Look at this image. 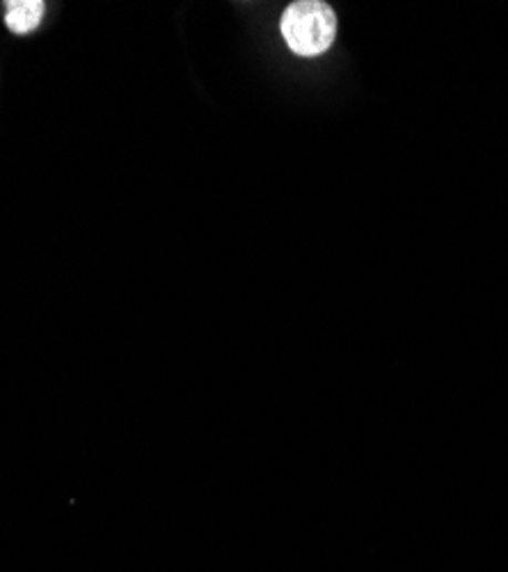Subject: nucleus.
<instances>
[{
	"label": "nucleus",
	"instance_id": "nucleus-2",
	"mask_svg": "<svg viewBox=\"0 0 508 572\" xmlns=\"http://www.w3.org/2000/svg\"><path fill=\"white\" fill-rule=\"evenodd\" d=\"M6 8V23L17 35H28L35 30L46 10L42 0H10Z\"/></svg>",
	"mask_w": 508,
	"mask_h": 572
},
{
	"label": "nucleus",
	"instance_id": "nucleus-1",
	"mask_svg": "<svg viewBox=\"0 0 508 572\" xmlns=\"http://www.w3.org/2000/svg\"><path fill=\"white\" fill-rule=\"evenodd\" d=\"M280 30L296 55L317 58L325 53L336 38V17L321 0H298L284 10Z\"/></svg>",
	"mask_w": 508,
	"mask_h": 572
}]
</instances>
